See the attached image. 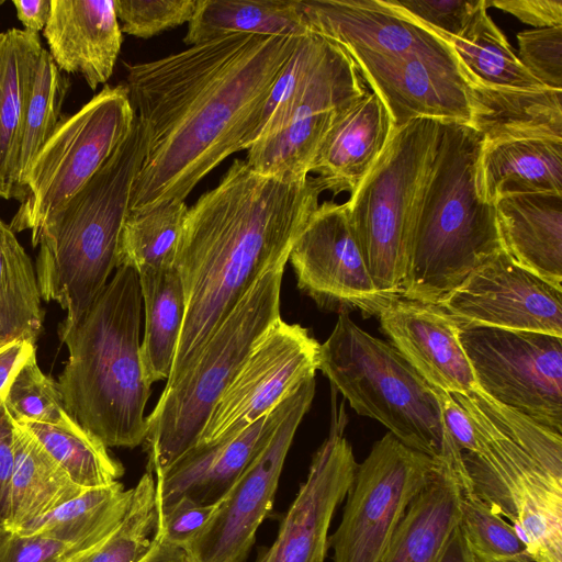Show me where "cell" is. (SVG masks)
<instances>
[{"mask_svg": "<svg viewBox=\"0 0 562 562\" xmlns=\"http://www.w3.org/2000/svg\"><path fill=\"white\" fill-rule=\"evenodd\" d=\"M301 37L229 33L124 64L144 135L128 212L184 201L223 160L250 147L263 104Z\"/></svg>", "mask_w": 562, "mask_h": 562, "instance_id": "6da1fadb", "label": "cell"}, {"mask_svg": "<svg viewBox=\"0 0 562 562\" xmlns=\"http://www.w3.org/2000/svg\"><path fill=\"white\" fill-rule=\"evenodd\" d=\"M325 191L318 177L284 181L236 159L218 184L188 207L175 260L186 313L166 385L189 368L252 284L285 266Z\"/></svg>", "mask_w": 562, "mask_h": 562, "instance_id": "7a4b0ae2", "label": "cell"}, {"mask_svg": "<svg viewBox=\"0 0 562 562\" xmlns=\"http://www.w3.org/2000/svg\"><path fill=\"white\" fill-rule=\"evenodd\" d=\"M142 293L127 266L114 276L71 327H58L68 360L57 386L66 412L106 448L145 441L150 395L140 357Z\"/></svg>", "mask_w": 562, "mask_h": 562, "instance_id": "3957f363", "label": "cell"}, {"mask_svg": "<svg viewBox=\"0 0 562 562\" xmlns=\"http://www.w3.org/2000/svg\"><path fill=\"white\" fill-rule=\"evenodd\" d=\"M482 136L441 121L436 153L419 189L401 296L438 304L503 250L494 204L479 190Z\"/></svg>", "mask_w": 562, "mask_h": 562, "instance_id": "277c9868", "label": "cell"}, {"mask_svg": "<svg viewBox=\"0 0 562 562\" xmlns=\"http://www.w3.org/2000/svg\"><path fill=\"white\" fill-rule=\"evenodd\" d=\"M144 159V135L136 117L127 136L66 205L41 228L36 279L41 297L66 311L59 327L75 326L108 283L133 184Z\"/></svg>", "mask_w": 562, "mask_h": 562, "instance_id": "5b68a950", "label": "cell"}, {"mask_svg": "<svg viewBox=\"0 0 562 562\" xmlns=\"http://www.w3.org/2000/svg\"><path fill=\"white\" fill-rule=\"evenodd\" d=\"M318 370L361 416L378 420L405 446L458 470L462 452L447 431L437 389L390 342L360 328L348 313L319 347Z\"/></svg>", "mask_w": 562, "mask_h": 562, "instance_id": "8992f818", "label": "cell"}, {"mask_svg": "<svg viewBox=\"0 0 562 562\" xmlns=\"http://www.w3.org/2000/svg\"><path fill=\"white\" fill-rule=\"evenodd\" d=\"M285 266L263 273L211 334L146 417L147 471L162 472L193 448L217 400L257 341L280 318Z\"/></svg>", "mask_w": 562, "mask_h": 562, "instance_id": "52a82bcc", "label": "cell"}, {"mask_svg": "<svg viewBox=\"0 0 562 562\" xmlns=\"http://www.w3.org/2000/svg\"><path fill=\"white\" fill-rule=\"evenodd\" d=\"M277 83L281 100L246 162L263 176L304 180L335 119L368 89L349 55L314 33L300 38Z\"/></svg>", "mask_w": 562, "mask_h": 562, "instance_id": "ba28073f", "label": "cell"}, {"mask_svg": "<svg viewBox=\"0 0 562 562\" xmlns=\"http://www.w3.org/2000/svg\"><path fill=\"white\" fill-rule=\"evenodd\" d=\"M440 122L423 117L394 130L346 202L372 280L392 297L402 294L414 207L436 153Z\"/></svg>", "mask_w": 562, "mask_h": 562, "instance_id": "9c48e42d", "label": "cell"}, {"mask_svg": "<svg viewBox=\"0 0 562 562\" xmlns=\"http://www.w3.org/2000/svg\"><path fill=\"white\" fill-rule=\"evenodd\" d=\"M135 120L124 85H105L77 112L63 117L31 166L11 229L30 231L33 243L43 225L109 159Z\"/></svg>", "mask_w": 562, "mask_h": 562, "instance_id": "30bf717a", "label": "cell"}, {"mask_svg": "<svg viewBox=\"0 0 562 562\" xmlns=\"http://www.w3.org/2000/svg\"><path fill=\"white\" fill-rule=\"evenodd\" d=\"M439 461L386 432L357 467L341 520L329 536L334 562H381L416 495Z\"/></svg>", "mask_w": 562, "mask_h": 562, "instance_id": "8fae6325", "label": "cell"}, {"mask_svg": "<svg viewBox=\"0 0 562 562\" xmlns=\"http://www.w3.org/2000/svg\"><path fill=\"white\" fill-rule=\"evenodd\" d=\"M458 337L480 390L562 435V337L487 326Z\"/></svg>", "mask_w": 562, "mask_h": 562, "instance_id": "7c38bea8", "label": "cell"}, {"mask_svg": "<svg viewBox=\"0 0 562 562\" xmlns=\"http://www.w3.org/2000/svg\"><path fill=\"white\" fill-rule=\"evenodd\" d=\"M315 394V376L286 398L284 413L265 445L232 485L195 539L189 562H245L270 512L293 438Z\"/></svg>", "mask_w": 562, "mask_h": 562, "instance_id": "4fadbf2b", "label": "cell"}, {"mask_svg": "<svg viewBox=\"0 0 562 562\" xmlns=\"http://www.w3.org/2000/svg\"><path fill=\"white\" fill-rule=\"evenodd\" d=\"M319 347L306 328L280 317L257 341L217 400L196 445L234 438L271 413L305 380L315 376Z\"/></svg>", "mask_w": 562, "mask_h": 562, "instance_id": "5bb4252c", "label": "cell"}, {"mask_svg": "<svg viewBox=\"0 0 562 562\" xmlns=\"http://www.w3.org/2000/svg\"><path fill=\"white\" fill-rule=\"evenodd\" d=\"M472 490L524 539L535 562H562V479L508 435L471 470Z\"/></svg>", "mask_w": 562, "mask_h": 562, "instance_id": "9a60e30c", "label": "cell"}, {"mask_svg": "<svg viewBox=\"0 0 562 562\" xmlns=\"http://www.w3.org/2000/svg\"><path fill=\"white\" fill-rule=\"evenodd\" d=\"M289 260L297 286L318 306L379 316L394 299L378 290L350 224L346 203H319L295 239Z\"/></svg>", "mask_w": 562, "mask_h": 562, "instance_id": "2e32d148", "label": "cell"}, {"mask_svg": "<svg viewBox=\"0 0 562 562\" xmlns=\"http://www.w3.org/2000/svg\"><path fill=\"white\" fill-rule=\"evenodd\" d=\"M438 304L458 327L487 326L562 337V291L519 267L504 250Z\"/></svg>", "mask_w": 562, "mask_h": 562, "instance_id": "e0dca14e", "label": "cell"}, {"mask_svg": "<svg viewBox=\"0 0 562 562\" xmlns=\"http://www.w3.org/2000/svg\"><path fill=\"white\" fill-rule=\"evenodd\" d=\"M328 437L315 451L307 477L282 519L273 543L257 562H324L329 549V528L345 501L358 467L344 436L347 415L333 397Z\"/></svg>", "mask_w": 562, "mask_h": 562, "instance_id": "ac0fdd59", "label": "cell"}, {"mask_svg": "<svg viewBox=\"0 0 562 562\" xmlns=\"http://www.w3.org/2000/svg\"><path fill=\"white\" fill-rule=\"evenodd\" d=\"M349 57L384 103L394 130L423 117L469 124L467 83L454 55Z\"/></svg>", "mask_w": 562, "mask_h": 562, "instance_id": "d6986e66", "label": "cell"}, {"mask_svg": "<svg viewBox=\"0 0 562 562\" xmlns=\"http://www.w3.org/2000/svg\"><path fill=\"white\" fill-rule=\"evenodd\" d=\"M310 32L349 56L453 55L436 32L385 0H300Z\"/></svg>", "mask_w": 562, "mask_h": 562, "instance_id": "ffe728a7", "label": "cell"}, {"mask_svg": "<svg viewBox=\"0 0 562 562\" xmlns=\"http://www.w3.org/2000/svg\"><path fill=\"white\" fill-rule=\"evenodd\" d=\"M390 344L435 389L467 394L477 387L459 327L439 304L395 296L379 314Z\"/></svg>", "mask_w": 562, "mask_h": 562, "instance_id": "44dd1931", "label": "cell"}, {"mask_svg": "<svg viewBox=\"0 0 562 562\" xmlns=\"http://www.w3.org/2000/svg\"><path fill=\"white\" fill-rule=\"evenodd\" d=\"M42 32L61 72L82 76L91 90L112 76L123 42L114 0H52Z\"/></svg>", "mask_w": 562, "mask_h": 562, "instance_id": "7402d4cb", "label": "cell"}, {"mask_svg": "<svg viewBox=\"0 0 562 562\" xmlns=\"http://www.w3.org/2000/svg\"><path fill=\"white\" fill-rule=\"evenodd\" d=\"M393 131L384 103L367 90L335 119L310 172L318 175L327 191L351 194L383 153Z\"/></svg>", "mask_w": 562, "mask_h": 562, "instance_id": "603a6c76", "label": "cell"}, {"mask_svg": "<svg viewBox=\"0 0 562 562\" xmlns=\"http://www.w3.org/2000/svg\"><path fill=\"white\" fill-rule=\"evenodd\" d=\"M494 207L506 255L562 291V194L507 195L496 200Z\"/></svg>", "mask_w": 562, "mask_h": 562, "instance_id": "cb8c5ba5", "label": "cell"}, {"mask_svg": "<svg viewBox=\"0 0 562 562\" xmlns=\"http://www.w3.org/2000/svg\"><path fill=\"white\" fill-rule=\"evenodd\" d=\"M469 125L484 144L512 139L562 140V90L549 87L508 88L464 79Z\"/></svg>", "mask_w": 562, "mask_h": 562, "instance_id": "d4e9b609", "label": "cell"}, {"mask_svg": "<svg viewBox=\"0 0 562 562\" xmlns=\"http://www.w3.org/2000/svg\"><path fill=\"white\" fill-rule=\"evenodd\" d=\"M462 485L439 462L402 517L381 562H437L461 517Z\"/></svg>", "mask_w": 562, "mask_h": 562, "instance_id": "484cf974", "label": "cell"}, {"mask_svg": "<svg viewBox=\"0 0 562 562\" xmlns=\"http://www.w3.org/2000/svg\"><path fill=\"white\" fill-rule=\"evenodd\" d=\"M477 180L481 195L492 204L514 194H562V140L527 138L484 144Z\"/></svg>", "mask_w": 562, "mask_h": 562, "instance_id": "4316f807", "label": "cell"}, {"mask_svg": "<svg viewBox=\"0 0 562 562\" xmlns=\"http://www.w3.org/2000/svg\"><path fill=\"white\" fill-rule=\"evenodd\" d=\"M14 467L8 517L3 529L15 532L82 494L42 443L13 419Z\"/></svg>", "mask_w": 562, "mask_h": 562, "instance_id": "83f0119b", "label": "cell"}, {"mask_svg": "<svg viewBox=\"0 0 562 562\" xmlns=\"http://www.w3.org/2000/svg\"><path fill=\"white\" fill-rule=\"evenodd\" d=\"M229 33L301 37L310 32L300 0H198L184 43Z\"/></svg>", "mask_w": 562, "mask_h": 562, "instance_id": "f1b7e54d", "label": "cell"}, {"mask_svg": "<svg viewBox=\"0 0 562 562\" xmlns=\"http://www.w3.org/2000/svg\"><path fill=\"white\" fill-rule=\"evenodd\" d=\"M132 488L120 482L85 491L55 510L41 516L14 533L43 536L90 550L99 549L122 522Z\"/></svg>", "mask_w": 562, "mask_h": 562, "instance_id": "f546056e", "label": "cell"}, {"mask_svg": "<svg viewBox=\"0 0 562 562\" xmlns=\"http://www.w3.org/2000/svg\"><path fill=\"white\" fill-rule=\"evenodd\" d=\"M145 306V333L140 357L149 384L168 380L178 347L186 300L176 267L137 273Z\"/></svg>", "mask_w": 562, "mask_h": 562, "instance_id": "4dcf8cb0", "label": "cell"}, {"mask_svg": "<svg viewBox=\"0 0 562 562\" xmlns=\"http://www.w3.org/2000/svg\"><path fill=\"white\" fill-rule=\"evenodd\" d=\"M70 81L42 48L35 63L15 140L11 178L13 199L23 200V189L31 166L61 120V108Z\"/></svg>", "mask_w": 562, "mask_h": 562, "instance_id": "1f68e13d", "label": "cell"}, {"mask_svg": "<svg viewBox=\"0 0 562 562\" xmlns=\"http://www.w3.org/2000/svg\"><path fill=\"white\" fill-rule=\"evenodd\" d=\"M487 8L485 0L459 36L436 32L452 49L464 79L519 89L543 87L522 66L504 33L487 14Z\"/></svg>", "mask_w": 562, "mask_h": 562, "instance_id": "d6a6232c", "label": "cell"}, {"mask_svg": "<svg viewBox=\"0 0 562 562\" xmlns=\"http://www.w3.org/2000/svg\"><path fill=\"white\" fill-rule=\"evenodd\" d=\"M43 46L38 34L0 32V198L13 199L12 155L31 77Z\"/></svg>", "mask_w": 562, "mask_h": 562, "instance_id": "836d02e7", "label": "cell"}, {"mask_svg": "<svg viewBox=\"0 0 562 562\" xmlns=\"http://www.w3.org/2000/svg\"><path fill=\"white\" fill-rule=\"evenodd\" d=\"M33 263L9 224L0 220V347L35 345L44 321Z\"/></svg>", "mask_w": 562, "mask_h": 562, "instance_id": "e575fe53", "label": "cell"}, {"mask_svg": "<svg viewBox=\"0 0 562 562\" xmlns=\"http://www.w3.org/2000/svg\"><path fill=\"white\" fill-rule=\"evenodd\" d=\"M187 212V204L179 200L128 212L120 234L116 268L127 266L138 273L173 267Z\"/></svg>", "mask_w": 562, "mask_h": 562, "instance_id": "d590c367", "label": "cell"}, {"mask_svg": "<svg viewBox=\"0 0 562 562\" xmlns=\"http://www.w3.org/2000/svg\"><path fill=\"white\" fill-rule=\"evenodd\" d=\"M18 423L42 443L74 483L85 490L109 486L119 482L124 473L108 448L74 418L63 424Z\"/></svg>", "mask_w": 562, "mask_h": 562, "instance_id": "8d00e7d4", "label": "cell"}, {"mask_svg": "<svg viewBox=\"0 0 562 562\" xmlns=\"http://www.w3.org/2000/svg\"><path fill=\"white\" fill-rule=\"evenodd\" d=\"M286 398L239 435L214 443L215 454L209 473L187 498L202 505L217 504L273 432L284 413Z\"/></svg>", "mask_w": 562, "mask_h": 562, "instance_id": "74e56055", "label": "cell"}, {"mask_svg": "<svg viewBox=\"0 0 562 562\" xmlns=\"http://www.w3.org/2000/svg\"><path fill=\"white\" fill-rule=\"evenodd\" d=\"M460 526L480 562H535L517 529L473 491L462 492Z\"/></svg>", "mask_w": 562, "mask_h": 562, "instance_id": "f35d334b", "label": "cell"}, {"mask_svg": "<svg viewBox=\"0 0 562 562\" xmlns=\"http://www.w3.org/2000/svg\"><path fill=\"white\" fill-rule=\"evenodd\" d=\"M157 526L153 473L132 488L128 509L112 536L85 562H138L149 550Z\"/></svg>", "mask_w": 562, "mask_h": 562, "instance_id": "ab89813d", "label": "cell"}, {"mask_svg": "<svg viewBox=\"0 0 562 562\" xmlns=\"http://www.w3.org/2000/svg\"><path fill=\"white\" fill-rule=\"evenodd\" d=\"M2 400L15 422L63 424L71 418L64 407L57 382L40 369L36 352L18 370Z\"/></svg>", "mask_w": 562, "mask_h": 562, "instance_id": "60d3db41", "label": "cell"}, {"mask_svg": "<svg viewBox=\"0 0 562 562\" xmlns=\"http://www.w3.org/2000/svg\"><path fill=\"white\" fill-rule=\"evenodd\" d=\"M198 0H114L122 33L149 38L192 19Z\"/></svg>", "mask_w": 562, "mask_h": 562, "instance_id": "b9f144b4", "label": "cell"}, {"mask_svg": "<svg viewBox=\"0 0 562 562\" xmlns=\"http://www.w3.org/2000/svg\"><path fill=\"white\" fill-rule=\"evenodd\" d=\"M518 58L541 85L562 90V26L525 30L517 34Z\"/></svg>", "mask_w": 562, "mask_h": 562, "instance_id": "7bdbcfd3", "label": "cell"}, {"mask_svg": "<svg viewBox=\"0 0 562 562\" xmlns=\"http://www.w3.org/2000/svg\"><path fill=\"white\" fill-rule=\"evenodd\" d=\"M428 29L447 36H459L485 0H385Z\"/></svg>", "mask_w": 562, "mask_h": 562, "instance_id": "ee69618b", "label": "cell"}, {"mask_svg": "<svg viewBox=\"0 0 562 562\" xmlns=\"http://www.w3.org/2000/svg\"><path fill=\"white\" fill-rule=\"evenodd\" d=\"M97 550L48 537L0 530V562H85Z\"/></svg>", "mask_w": 562, "mask_h": 562, "instance_id": "f6af8a7d", "label": "cell"}, {"mask_svg": "<svg viewBox=\"0 0 562 562\" xmlns=\"http://www.w3.org/2000/svg\"><path fill=\"white\" fill-rule=\"evenodd\" d=\"M214 507L215 505H202L190 498H182L167 513L157 516L154 538L184 550L200 533Z\"/></svg>", "mask_w": 562, "mask_h": 562, "instance_id": "bcb514c9", "label": "cell"}, {"mask_svg": "<svg viewBox=\"0 0 562 562\" xmlns=\"http://www.w3.org/2000/svg\"><path fill=\"white\" fill-rule=\"evenodd\" d=\"M490 5L514 15L533 29L562 26L561 0H494L488 1Z\"/></svg>", "mask_w": 562, "mask_h": 562, "instance_id": "7dc6e473", "label": "cell"}, {"mask_svg": "<svg viewBox=\"0 0 562 562\" xmlns=\"http://www.w3.org/2000/svg\"><path fill=\"white\" fill-rule=\"evenodd\" d=\"M441 404L443 425L458 449L464 453L477 451L475 430L465 409L459 405L451 393L437 389Z\"/></svg>", "mask_w": 562, "mask_h": 562, "instance_id": "c3c4849f", "label": "cell"}, {"mask_svg": "<svg viewBox=\"0 0 562 562\" xmlns=\"http://www.w3.org/2000/svg\"><path fill=\"white\" fill-rule=\"evenodd\" d=\"M14 467L13 418L0 396V530L8 517Z\"/></svg>", "mask_w": 562, "mask_h": 562, "instance_id": "681fc988", "label": "cell"}, {"mask_svg": "<svg viewBox=\"0 0 562 562\" xmlns=\"http://www.w3.org/2000/svg\"><path fill=\"white\" fill-rule=\"evenodd\" d=\"M34 352H36L35 345L23 340L0 347V396L3 395L21 366Z\"/></svg>", "mask_w": 562, "mask_h": 562, "instance_id": "f907efd6", "label": "cell"}, {"mask_svg": "<svg viewBox=\"0 0 562 562\" xmlns=\"http://www.w3.org/2000/svg\"><path fill=\"white\" fill-rule=\"evenodd\" d=\"M52 0H13L18 20L23 25V30L30 33L38 34L43 31L50 12Z\"/></svg>", "mask_w": 562, "mask_h": 562, "instance_id": "816d5d0a", "label": "cell"}, {"mask_svg": "<svg viewBox=\"0 0 562 562\" xmlns=\"http://www.w3.org/2000/svg\"><path fill=\"white\" fill-rule=\"evenodd\" d=\"M437 562H480L460 524L451 532Z\"/></svg>", "mask_w": 562, "mask_h": 562, "instance_id": "f5cc1de1", "label": "cell"}, {"mask_svg": "<svg viewBox=\"0 0 562 562\" xmlns=\"http://www.w3.org/2000/svg\"><path fill=\"white\" fill-rule=\"evenodd\" d=\"M138 562H189L182 549L171 547L153 538L147 553Z\"/></svg>", "mask_w": 562, "mask_h": 562, "instance_id": "db71d44e", "label": "cell"}]
</instances>
